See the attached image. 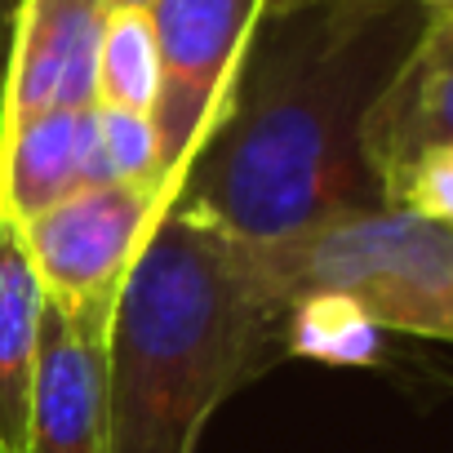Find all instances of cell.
I'll use <instances>...</instances> for the list:
<instances>
[{
	"mask_svg": "<svg viewBox=\"0 0 453 453\" xmlns=\"http://www.w3.org/2000/svg\"><path fill=\"white\" fill-rule=\"evenodd\" d=\"M426 14L338 23L320 5L263 19L236 98L187 169L173 209L258 250L373 209L360 125Z\"/></svg>",
	"mask_w": 453,
	"mask_h": 453,
	"instance_id": "obj_1",
	"label": "cell"
},
{
	"mask_svg": "<svg viewBox=\"0 0 453 453\" xmlns=\"http://www.w3.org/2000/svg\"><path fill=\"white\" fill-rule=\"evenodd\" d=\"M285 298L258 245L169 209L107 334V453H196L226 395L285 360Z\"/></svg>",
	"mask_w": 453,
	"mask_h": 453,
	"instance_id": "obj_2",
	"label": "cell"
},
{
	"mask_svg": "<svg viewBox=\"0 0 453 453\" xmlns=\"http://www.w3.org/2000/svg\"><path fill=\"white\" fill-rule=\"evenodd\" d=\"M263 258L285 307L303 294H342L382 334L453 342V232L426 218L373 204Z\"/></svg>",
	"mask_w": 453,
	"mask_h": 453,
	"instance_id": "obj_3",
	"label": "cell"
},
{
	"mask_svg": "<svg viewBox=\"0 0 453 453\" xmlns=\"http://www.w3.org/2000/svg\"><path fill=\"white\" fill-rule=\"evenodd\" d=\"M147 19L160 54V89L151 107L160 147L156 182L173 209L187 169L236 98L267 0H156Z\"/></svg>",
	"mask_w": 453,
	"mask_h": 453,
	"instance_id": "obj_4",
	"label": "cell"
},
{
	"mask_svg": "<svg viewBox=\"0 0 453 453\" xmlns=\"http://www.w3.org/2000/svg\"><path fill=\"white\" fill-rule=\"evenodd\" d=\"M165 213L169 200L151 182H98L27 218L19 236L45 303L111 334L120 289Z\"/></svg>",
	"mask_w": 453,
	"mask_h": 453,
	"instance_id": "obj_5",
	"label": "cell"
},
{
	"mask_svg": "<svg viewBox=\"0 0 453 453\" xmlns=\"http://www.w3.org/2000/svg\"><path fill=\"white\" fill-rule=\"evenodd\" d=\"M103 27V0H23L0 81V129L50 111L98 107Z\"/></svg>",
	"mask_w": 453,
	"mask_h": 453,
	"instance_id": "obj_6",
	"label": "cell"
},
{
	"mask_svg": "<svg viewBox=\"0 0 453 453\" xmlns=\"http://www.w3.org/2000/svg\"><path fill=\"white\" fill-rule=\"evenodd\" d=\"M431 147H453V10L422 19L360 125V156L378 191Z\"/></svg>",
	"mask_w": 453,
	"mask_h": 453,
	"instance_id": "obj_7",
	"label": "cell"
},
{
	"mask_svg": "<svg viewBox=\"0 0 453 453\" xmlns=\"http://www.w3.org/2000/svg\"><path fill=\"white\" fill-rule=\"evenodd\" d=\"M27 453H107V329L45 303Z\"/></svg>",
	"mask_w": 453,
	"mask_h": 453,
	"instance_id": "obj_8",
	"label": "cell"
},
{
	"mask_svg": "<svg viewBox=\"0 0 453 453\" xmlns=\"http://www.w3.org/2000/svg\"><path fill=\"white\" fill-rule=\"evenodd\" d=\"M98 182V107L50 111L0 129V222L23 226L41 209Z\"/></svg>",
	"mask_w": 453,
	"mask_h": 453,
	"instance_id": "obj_9",
	"label": "cell"
},
{
	"mask_svg": "<svg viewBox=\"0 0 453 453\" xmlns=\"http://www.w3.org/2000/svg\"><path fill=\"white\" fill-rule=\"evenodd\" d=\"M45 289L19 226L0 222V453H27L41 378Z\"/></svg>",
	"mask_w": 453,
	"mask_h": 453,
	"instance_id": "obj_10",
	"label": "cell"
},
{
	"mask_svg": "<svg viewBox=\"0 0 453 453\" xmlns=\"http://www.w3.org/2000/svg\"><path fill=\"white\" fill-rule=\"evenodd\" d=\"M285 360L373 369L387 360V334L342 294H303L285 311Z\"/></svg>",
	"mask_w": 453,
	"mask_h": 453,
	"instance_id": "obj_11",
	"label": "cell"
},
{
	"mask_svg": "<svg viewBox=\"0 0 453 453\" xmlns=\"http://www.w3.org/2000/svg\"><path fill=\"white\" fill-rule=\"evenodd\" d=\"M160 89V54L147 14H111L98 41V107L151 116Z\"/></svg>",
	"mask_w": 453,
	"mask_h": 453,
	"instance_id": "obj_12",
	"label": "cell"
},
{
	"mask_svg": "<svg viewBox=\"0 0 453 453\" xmlns=\"http://www.w3.org/2000/svg\"><path fill=\"white\" fill-rule=\"evenodd\" d=\"M382 209H404L453 232V147H431L391 173L378 191Z\"/></svg>",
	"mask_w": 453,
	"mask_h": 453,
	"instance_id": "obj_13",
	"label": "cell"
},
{
	"mask_svg": "<svg viewBox=\"0 0 453 453\" xmlns=\"http://www.w3.org/2000/svg\"><path fill=\"white\" fill-rule=\"evenodd\" d=\"M156 160H160V147H156L151 116L98 107V165H103V182H151V187H160L156 182Z\"/></svg>",
	"mask_w": 453,
	"mask_h": 453,
	"instance_id": "obj_14",
	"label": "cell"
},
{
	"mask_svg": "<svg viewBox=\"0 0 453 453\" xmlns=\"http://www.w3.org/2000/svg\"><path fill=\"white\" fill-rule=\"evenodd\" d=\"M316 5H320L329 19L356 27V23H373V19H382V14H391V10L444 14V10H453V0H316Z\"/></svg>",
	"mask_w": 453,
	"mask_h": 453,
	"instance_id": "obj_15",
	"label": "cell"
},
{
	"mask_svg": "<svg viewBox=\"0 0 453 453\" xmlns=\"http://www.w3.org/2000/svg\"><path fill=\"white\" fill-rule=\"evenodd\" d=\"M19 5L23 0H0V81H5V58H10V36H14Z\"/></svg>",
	"mask_w": 453,
	"mask_h": 453,
	"instance_id": "obj_16",
	"label": "cell"
},
{
	"mask_svg": "<svg viewBox=\"0 0 453 453\" xmlns=\"http://www.w3.org/2000/svg\"><path fill=\"white\" fill-rule=\"evenodd\" d=\"M316 0H267V19H285V14H298V10H311Z\"/></svg>",
	"mask_w": 453,
	"mask_h": 453,
	"instance_id": "obj_17",
	"label": "cell"
},
{
	"mask_svg": "<svg viewBox=\"0 0 453 453\" xmlns=\"http://www.w3.org/2000/svg\"><path fill=\"white\" fill-rule=\"evenodd\" d=\"M103 5H107L111 14H147L156 0H103Z\"/></svg>",
	"mask_w": 453,
	"mask_h": 453,
	"instance_id": "obj_18",
	"label": "cell"
}]
</instances>
